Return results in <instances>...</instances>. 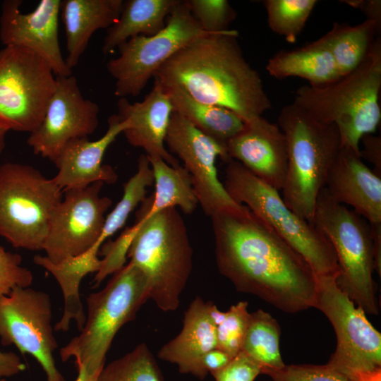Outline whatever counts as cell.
<instances>
[{
  "label": "cell",
  "mask_w": 381,
  "mask_h": 381,
  "mask_svg": "<svg viewBox=\"0 0 381 381\" xmlns=\"http://www.w3.org/2000/svg\"><path fill=\"white\" fill-rule=\"evenodd\" d=\"M165 144L168 151L183 162L206 215L241 205L231 198L217 175V158L226 163L231 160L224 145L200 131L176 111L171 116Z\"/></svg>",
  "instance_id": "15"
},
{
  "label": "cell",
  "mask_w": 381,
  "mask_h": 381,
  "mask_svg": "<svg viewBox=\"0 0 381 381\" xmlns=\"http://www.w3.org/2000/svg\"><path fill=\"white\" fill-rule=\"evenodd\" d=\"M233 358L226 352L216 347L204 355L202 363L207 374L212 375L224 368Z\"/></svg>",
  "instance_id": "39"
},
{
  "label": "cell",
  "mask_w": 381,
  "mask_h": 381,
  "mask_svg": "<svg viewBox=\"0 0 381 381\" xmlns=\"http://www.w3.org/2000/svg\"><path fill=\"white\" fill-rule=\"evenodd\" d=\"M0 381H7L5 378L0 379Z\"/></svg>",
  "instance_id": "45"
},
{
  "label": "cell",
  "mask_w": 381,
  "mask_h": 381,
  "mask_svg": "<svg viewBox=\"0 0 381 381\" xmlns=\"http://www.w3.org/2000/svg\"><path fill=\"white\" fill-rule=\"evenodd\" d=\"M375 270L381 275V223L369 224Z\"/></svg>",
  "instance_id": "42"
},
{
  "label": "cell",
  "mask_w": 381,
  "mask_h": 381,
  "mask_svg": "<svg viewBox=\"0 0 381 381\" xmlns=\"http://www.w3.org/2000/svg\"><path fill=\"white\" fill-rule=\"evenodd\" d=\"M361 143L363 149L360 150L361 157L371 163L374 172L381 176V138L368 134L363 136L360 144Z\"/></svg>",
  "instance_id": "38"
},
{
  "label": "cell",
  "mask_w": 381,
  "mask_h": 381,
  "mask_svg": "<svg viewBox=\"0 0 381 381\" xmlns=\"http://www.w3.org/2000/svg\"><path fill=\"white\" fill-rule=\"evenodd\" d=\"M272 381H381V372L357 375L325 365H285L280 369H262Z\"/></svg>",
  "instance_id": "34"
},
{
  "label": "cell",
  "mask_w": 381,
  "mask_h": 381,
  "mask_svg": "<svg viewBox=\"0 0 381 381\" xmlns=\"http://www.w3.org/2000/svg\"><path fill=\"white\" fill-rule=\"evenodd\" d=\"M148 299L146 277L129 262L114 273L104 289L88 295L85 325L80 334L60 349L61 361L74 358L76 367L101 372L115 335L135 319Z\"/></svg>",
  "instance_id": "6"
},
{
  "label": "cell",
  "mask_w": 381,
  "mask_h": 381,
  "mask_svg": "<svg viewBox=\"0 0 381 381\" xmlns=\"http://www.w3.org/2000/svg\"><path fill=\"white\" fill-rule=\"evenodd\" d=\"M281 328L270 313L258 309L250 313L241 351L262 369H280L285 365L279 351Z\"/></svg>",
  "instance_id": "29"
},
{
  "label": "cell",
  "mask_w": 381,
  "mask_h": 381,
  "mask_svg": "<svg viewBox=\"0 0 381 381\" xmlns=\"http://www.w3.org/2000/svg\"><path fill=\"white\" fill-rule=\"evenodd\" d=\"M130 262L147 279L150 299L162 311L176 310L193 267V250L185 222L176 207L148 215L143 206L129 227Z\"/></svg>",
  "instance_id": "4"
},
{
  "label": "cell",
  "mask_w": 381,
  "mask_h": 381,
  "mask_svg": "<svg viewBox=\"0 0 381 381\" xmlns=\"http://www.w3.org/2000/svg\"><path fill=\"white\" fill-rule=\"evenodd\" d=\"M223 185L231 198L269 225L310 266L316 276L337 277L334 250L323 234L291 210L278 190L238 162L226 163Z\"/></svg>",
  "instance_id": "7"
},
{
  "label": "cell",
  "mask_w": 381,
  "mask_h": 381,
  "mask_svg": "<svg viewBox=\"0 0 381 381\" xmlns=\"http://www.w3.org/2000/svg\"><path fill=\"white\" fill-rule=\"evenodd\" d=\"M49 64L28 49L0 50V126L31 133L40 125L54 91Z\"/></svg>",
  "instance_id": "11"
},
{
  "label": "cell",
  "mask_w": 381,
  "mask_h": 381,
  "mask_svg": "<svg viewBox=\"0 0 381 381\" xmlns=\"http://www.w3.org/2000/svg\"><path fill=\"white\" fill-rule=\"evenodd\" d=\"M346 4L359 9L366 16L367 20L376 22L381 26V1L380 0H346Z\"/></svg>",
  "instance_id": "41"
},
{
  "label": "cell",
  "mask_w": 381,
  "mask_h": 381,
  "mask_svg": "<svg viewBox=\"0 0 381 381\" xmlns=\"http://www.w3.org/2000/svg\"><path fill=\"white\" fill-rule=\"evenodd\" d=\"M179 0H128L123 1L118 20L107 29L102 47L107 54L131 38L152 36L166 25Z\"/></svg>",
  "instance_id": "25"
},
{
  "label": "cell",
  "mask_w": 381,
  "mask_h": 381,
  "mask_svg": "<svg viewBox=\"0 0 381 381\" xmlns=\"http://www.w3.org/2000/svg\"><path fill=\"white\" fill-rule=\"evenodd\" d=\"M61 0H41L30 13H22L20 0H6L0 16V40L5 46L20 47L36 53L56 76H68L71 69L62 56L58 35Z\"/></svg>",
  "instance_id": "17"
},
{
  "label": "cell",
  "mask_w": 381,
  "mask_h": 381,
  "mask_svg": "<svg viewBox=\"0 0 381 381\" xmlns=\"http://www.w3.org/2000/svg\"><path fill=\"white\" fill-rule=\"evenodd\" d=\"M154 174L147 155H140L135 174L123 185L121 200L106 217L102 234L93 246L97 250L102 243L126 224L130 214L145 198L147 188L154 184Z\"/></svg>",
  "instance_id": "30"
},
{
  "label": "cell",
  "mask_w": 381,
  "mask_h": 381,
  "mask_svg": "<svg viewBox=\"0 0 381 381\" xmlns=\"http://www.w3.org/2000/svg\"><path fill=\"white\" fill-rule=\"evenodd\" d=\"M231 159L241 163L255 176L279 191L287 171V145L278 125L257 117L247 123L226 145Z\"/></svg>",
  "instance_id": "18"
},
{
  "label": "cell",
  "mask_w": 381,
  "mask_h": 381,
  "mask_svg": "<svg viewBox=\"0 0 381 381\" xmlns=\"http://www.w3.org/2000/svg\"><path fill=\"white\" fill-rule=\"evenodd\" d=\"M104 183L64 190V198L51 217L43 246L45 257L52 263L78 256L97 242L111 200L101 196Z\"/></svg>",
  "instance_id": "14"
},
{
  "label": "cell",
  "mask_w": 381,
  "mask_h": 381,
  "mask_svg": "<svg viewBox=\"0 0 381 381\" xmlns=\"http://www.w3.org/2000/svg\"><path fill=\"white\" fill-rule=\"evenodd\" d=\"M278 123L288 155L282 197L291 210L313 224L318 196L341 147L339 131L334 125L317 121L294 103L282 109Z\"/></svg>",
  "instance_id": "5"
},
{
  "label": "cell",
  "mask_w": 381,
  "mask_h": 381,
  "mask_svg": "<svg viewBox=\"0 0 381 381\" xmlns=\"http://www.w3.org/2000/svg\"><path fill=\"white\" fill-rule=\"evenodd\" d=\"M236 30L192 40L154 74V82L179 87L194 99L226 108L245 123L272 107L260 75L246 61Z\"/></svg>",
  "instance_id": "2"
},
{
  "label": "cell",
  "mask_w": 381,
  "mask_h": 381,
  "mask_svg": "<svg viewBox=\"0 0 381 381\" xmlns=\"http://www.w3.org/2000/svg\"><path fill=\"white\" fill-rule=\"evenodd\" d=\"M122 0H63L60 11L66 36L70 69L76 66L93 33L109 28L119 19Z\"/></svg>",
  "instance_id": "23"
},
{
  "label": "cell",
  "mask_w": 381,
  "mask_h": 381,
  "mask_svg": "<svg viewBox=\"0 0 381 381\" xmlns=\"http://www.w3.org/2000/svg\"><path fill=\"white\" fill-rule=\"evenodd\" d=\"M260 374L261 366L241 351L228 365L212 375L215 381H254Z\"/></svg>",
  "instance_id": "37"
},
{
  "label": "cell",
  "mask_w": 381,
  "mask_h": 381,
  "mask_svg": "<svg viewBox=\"0 0 381 381\" xmlns=\"http://www.w3.org/2000/svg\"><path fill=\"white\" fill-rule=\"evenodd\" d=\"M99 111L97 103L83 96L75 76H56L44 118L27 143L35 155L54 162L68 142L95 132Z\"/></svg>",
  "instance_id": "16"
},
{
  "label": "cell",
  "mask_w": 381,
  "mask_h": 381,
  "mask_svg": "<svg viewBox=\"0 0 381 381\" xmlns=\"http://www.w3.org/2000/svg\"><path fill=\"white\" fill-rule=\"evenodd\" d=\"M264 381H272V380H264Z\"/></svg>",
  "instance_id": "46"
},
{
  "label": "cell",
  "mask_w": 381,
  "mask_h": 381,
  "mask_svg": "<svg viewBox=\"0 0 381 381\" xmlns=\"http://www.w3.org/2000/svg\"><path fill=\"white\" fill-rule=\"evenodd\" d=\"M148 159L154 174L155 192L140 204L146 213L152 215L177 207L186 214L193 213L198 201L186 169L181 165L172 167L160 158Z\"/></svg>",
  "instance_id": "27"
},
{
  "label": "cell",
  "mask_w": 381,
  "mask_h": 381,
  "mask_svg": "<svg viewBox=\"0 0 381 381\" xmlns=\"http://www.w3.org/2000/svg\"><path fill=\"white\" fill-rule=\"evenodd\" d=\"M162 87L170 99L174 111L225 146L245 126L243 119L226 108L200 102L179 87Z\"/></svg>",
  "instance_id": "26"
},
{
  "label": "cell",
  "mask_w": 381,
  "mask_h": 381,
  "mask_svg": "<svg viewBox=\"0 0 381 381\" xmlns=\"http://www.w3.org/2000/svg\"><path fill=\"white\" fill-rule=\"evenodd\" d=\"M212 304L195 297L184 313L179 334L157 353L159 359L176 365L179 373L200 380L207 375L202 363L204 355L217 347L216 325L211 315Z\"/></svg>",
  "instance_id": "22"
},
{
  "label": "cell",
  "mask_w": 381,
  "mask_h": 381,
  "mask_svg": "<svg viewBox=\"0 0 381 381\" xmlns=\"http://www.w3.org/2000/svg\"><path fill=\"white\" fill-rule=\"evenodd\" d=\"M97 381H164L156 360L145 343L101 370Z\"/></svg>",
  "instance_id": "31"
},
{
  "label": "cell",
  "mask_w": 381,
  "mask_h": 381,
  "mask_svg": "<svg viewBox=\"0 0 381 381\" xmlns=\"http://www.w3.org/2000/svg\"><path fill=\"white\" fill-rule=\"evenodd\" d=\"M63 190L28 164L0 166V236L13 247L41 250Z\"/></svg>",
  "instance_id": "9"
},
{
  "label": "cell",
  "mask_w": 381,
  "mask_h": 381,
  "mask_svg": "<svg viewBox=\"0 0 381 381\" xmlns=\"http://www.w3.org/2000/svg\"><path fill=\"white\" fill-rule=\"evenodd\" d=\"M380 89L381 39L377 37L355 70L325 86L298 87L293 103L317 121L334 125L341 146L360 156L361 138L374 133L380 123Z\"/></svg>",
  "instance_id": "3"
},
{
  "label": "cell",
  "mask_w": 381,
  "mask_h": 381,
  "mask_svg": "<svg viewBox=\"0 0 381 381\" xmlns=\"http://www.w3.org/2000/svg\"><path fill=\"white\" fill-rule=\"evenodd\" d=\"M126 127L127 123L114 114L108 119L107 132L98 140L79 138L68 142L54 162L58 169L54 181L63 190L83 188L97 182L115 183L118 180L116 171L110 165L102 164V159Z\"/></svg>",
  "instance_id": "20"
},
{
  "label": "cell",
  "mask_w": 381,
  "mask_h": 381,
  "mask_svg": "<svg viewBox=\"0 0 381 381\" xmlns=\"http://www.w3.org/2000/svg\"><path fill=\"white\" fill-rule=\"evenodd\" d=\"M25 369L26 365L15 353L0 351V379L11 377Z\"/></svg>",
  "instance_id": "40"
},
{
  "label": "cell",
  "mask_w": 381,
  "mask_h": 381,
  "mask_svg": "<svg viewBox=\"0 0 381 381\" xmlns=\"http://www.w3.org/2000/svg\"><path fill=\"white\" fill-rule=\"evenodd\" d=\"M324 187L333 200L352 207L369 224L381 223V176L351 149L341 146Z\"/></svg>",
  "instance_id": "21"
},
{
  "label": "cell",
  "mask_w": 381,
  "mask_h": 381,
  "mask_svg": "<svg viewBox=\"0 0 381 381\" xmlns=\"http://www.w3.org/2000/svg\"><path fill=\"white\" fill-rule=\"evenodd\" d=\"M208 34L212 33L203 30L185 1L179 0L160 32L129 39L118 47L119 56L108 61L107 71L115 80V95L138 96L169 59L194 39Z\"/></svg>",
  "instance_id": "10"
},
{
  "label": "cell",
  "mask_w": 381,
  "mask_h": 381,
  "mask_svg": "<svg viewBox=\"0 0 381 381\" xmlns=\"http://www.w3.org/2000/svg\"><path fill=\"white\" fill-rule=\"evenodd\" d=\"M336 277L317 276L314 308L328 318L337 341L327 364L357 375L381 372V334L363 309L338 287Z\"/></svg>",
  "instance_id": "12"
},
{
  "label": "cell",
  "mask_w": 381,
  "mask_h": 381,
  "mask_svg": "<svg viewBox=\"0 0 381 381\" xmlns=\"http://www.w3.org/2000/svg\"><path fill=\"white\" fill-rule=\"evenodd\" d=\"M190 13L203 30L218 33L229 30L236 12L226 0H186Z\"/></svg>",
  "instance_id": "35"
},
{
  "label": "cell",
  "mask_w": 381,
  "mask_h": 381,
  "mask_svg": "<svg viewBox=\"0 0 381 381\" xmlns=\"http://www.w3.org/2000/svg\"><path fill=\"white\" fill-rule=\"evenodd\" d=\"M22 258L0 245V297L8 295L16 286L29 287L33 280L32 272L21 265Z\"/></svg>",
  "instance_id": "36"
},
{
  "label": "cell",
  "mask_w": 381,
  "mask_h": 381,
  "mask_svg": "<svg viewBox=\"0 0 381 381\" xmlns=\"http://www.w3.org/2000/svg\"><path fill=\"white\" fill-rule=\"evenodd\" d=\"M78 377L75 381H97L100 373H92L84 366L77 367Z\"/></svg>",
  "instance_id": "43"
},
{
  "label": "cell",
  "mask_w": 381,
  "mask_h": 381,
  "mask_svg": "<svg viewBox=\"0 0 381 381\" xmlns=\"http://www.w3.org/2000/svg\"><path fill=\"white\" fill-rule=\"evenodd\" d=\"M313 224L334 250L339 270L338 287L365 313L377 315L369 224L353 210L333 200L325 187L317 198Z\"/></svg>",
  "instance_id": "8"
},
{
  "label": "cell",
  "mask_w": 381,
  "mask_h": 381,
  "mask_svg": "<svg viewBox=\"0 0 381 381\" xmlns=\"http://www.w3.org/2000/svg\"><path fill=\"white\" fill-rule=\"evenodd\" d=\"M210 218L218 270L238 291L289 313L314 308L316 274L269 225L243 205Z\"/></svg>",
  "instance_id": "1"
},
{
  "label": "cell",
  "mask_w": 381,
  "mask_h": 381,
  "mask_svg": "<svg viewBox=\"0 0 381 381\" xmlns=\"http://www.w3.org/2000/svg\"><path fill=\"white\" fill-rule=\"evenodd\" d=\"M380 28L376 22L367 19L353 26L335 23L322 36L341 77L355 70L364 61Z\"/></svg>",
  "instance_id": "28"
},
{
  "label": "cell",
  "mask_w": 381,
  "mask_h": 381,
  "mask_svg": "<svg viewBox=\"0 0 381 381\" xmlns=\"http://www.w3.org/2000/svg\"><path fill=\"white\" fill-rule=\"evenodd\" d=\"M266 70L276 78H301L312 87L325 86L341 77L322 37L302 47L279 52L269 59Z\"/></svg>",
  "instance_id": "24"
},
{
  "label": "cell",
  "mask_w": 381,
  "mask_h": 381,
  "mask_svg": "<svg viewBox=\"0 0 381 381\" xmlns=\"http://www.w3.org/2000/svg\"><path fill=\"white\" fill-rule=\"evenodd\" d=\"M8 131L0 126V155L3 152L6 145V135Z\"/></svg>",
  "instance_id": "44"
},
{
  "label": "cell",
  "mask_w": 381,
  "mask_h": 381,
  "mask_svg": "<svg viewBox=\"0 0 381 381\" xmlns=\"http://www.w3.org/2000/svg\"><path fill=\"white\" fill-rule=\"evenodd\" d=\"M317 2L315 0L264 1L269 28L288 42H295Z\"/></svg>",
  "instance_id": "32"
},
{
  "label": "cell",
  "mask_w": 381,
  "mask_h": 381,
  "mask_svg": "<svg viewBox=\"0 0 381 381\" xmlns=\"http://www.w3.org/2000/svg\"><path fill=\"white\" fill-rule=\"evenodd\" d=\"M117 107V116L127 123L122 133L130 145L142 148L148 157L160 158L172 167L181 166L165 147L174 107L159 84L154 82L153 88L143 101L131 103L126 98H120Z\"/></svg>",
  "instance_id": "19"
},
{
  "label": "cell",
  "mask_w": 381,
  "mask_h": 381,
  "mask_svg": "<svg viewBox=\"0 0 381 381\" xmlns=\"http://www.w3.org/2000/svg\"><path fill=\"white\" fill-rule=\"evenodd\" d=\"M247 301L232 305L226 312L218 310L212 304L211 315L216 325L217 348L234 357L241 351L245 335L249 325L250 313Z\"/></svg>",
  "instance_id": "33"
},
{
  "label": "cell",
  "mask_w": 381,
  "mask_h": 381,
  "mask_svg": "<svg viewBox=\"0 0 381 381\" xmlns=\"http://www.w3.org/2000/svg\"><path fill=\"white\" fill-rule=\"evenodd\" d=\"M49 295L30 287H14L0 297V339L3 346L15 345L33 356L47 381H65L57 369L54 352L58 343L53 334Z\"/></svg>",
  "instance_id": "13"
}]
</instances>
